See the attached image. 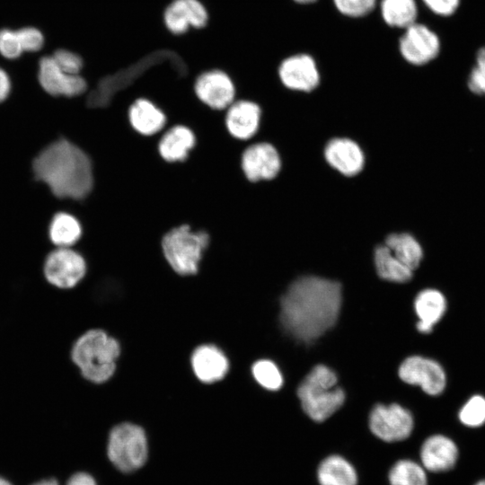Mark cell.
I'll use <instances>...</instances> for the list:
<instances>
[{
  "label": "cell",
  "instance_id": "cell-1",
  "mask_svg": "<svg viewBox=\"0 0 485 485\" xmlns=\"http://www.w3.org/2000/svg\"><path fill=\"white\" fill-rule=\"evenodd\" d=\"M342 300L337 281L306 276L295 280L280 301V322L293 338L310 343L337 322Z\"/></svg>",
  "mask_w": 485,
  "mask_h": 485
},
{
  "label": "cell",
  "instance_id": "cell-2",
  "mask_svg": "<svg viewBox=\"0 0 485 485\" xmlns=\"http://www.w3.org/2000/svg\"><path fill=\"white\" fill-rule=\"evenodd\" d=\"M35 179L60 199L83 201L94 186L90 154L71 139L60 137L44 147L32 162Z\"/></svg>",
  "mask_w": 485,
  "mask_h": 485
},
{
  "label": "cell",
  "instance_id": "cell-3",
  "mask_svg": "<svg viewBox=\"0 0 485 485\" xmlns=\"http://www.w3.org/2000/svg\"><path fill=\"white\" fill-rule=\"evenodd\" d=\"M120 355L119 341L100 329L82 334L74 343L71 358L82 375L93 384L108 381Z\"/></svg>",
  "mask_w": 485,
  "mask_h": 485
},
{
  "label": "cell",
  "instance_id": "cell-4",
  "mask_svg": "<svg viewBox=\"0 0 485 485\" xmlns=\"http://www.w3.org/2000/svg\"><path fill=\"white\" fill-rule=\"evenodd\" d=\"M209 242L210 236L205 230H195L190 225L182 224L163 234L161 249L173 273L191 277L199 272Z\"/></svg>",
  "mask_w": 485,
  "mask_h": 485
},
{
  "label": "cell",
  "instance_id": "cell-5",
  "mask_svg": "<svg viewBox=\"0 0 485 485\" xmlns=\"http://www.w3.org/2000/svg\"><path fill=\"white\" fill-rule=\"evenodd\" d=\"M337 376L326 366L318 365L304 378L297 396L305 414L315 422H322L344 403L345 393L336 386Z\"/></svg>",
  "mask_w": 485,
  "mask_h": 485
},
{
  "label": "cell",
  "instance_id": "cell-6",
  "mask_svg": "<svg viewBox=\"0 0 485 485\" xmlns=\"http://www.w3.org/2000/svg\"><path fill=\"white\" fill-rule=\"evenodd\" d=\"M107 454L111 463L122 472H131L141 468L148 455L145 430L130 422L115 426L109 434Z\"/></svg>",
  "mask_w": 485,
  "mask_h": 485
},
{
  "label": "cell",
  "instance_id": "cell-7",
  "mask_svg": "<svg viewBox=\"0 0 485 485\" xmlns=\"http://www.w3.org/2000/svg\"><path fill=\"white\" fill-rule=\"evenodd\" d=\"M84 256L73 247H57L48 254L43 265L46 280L52 286L68 289L75 287L87 273Z\"/></svg>",
  "mask_w": 485,
  "mask_h": 485
},
{
  "label": "cell",
  "instance_id": "cell-8",
  "mask_svg": "<svg viewBox=\"0 0 485 485\" xmlns=\"http://www.w3.org/2000/svg\"><path fill=\"white\" fill-rule=\"evenodd\" d=\"M368 426L371 433L386 443L408 438L414 427L411 413L399 404H377L370 412Z\"/></svg>",
  "mask_w": 485,
  "mask_h": 485
},
{
  "label": "cell",
  "instance_id": "cell-9",
  "mask_svg": "<svg viewBox=\"0 0 485 485\" xmlns=\"http://www.w3.org/2000/svg\"><path fill=\"white\" fill-rule=\"evenodd\" d=\"M241 169L251 183L270 181L281 169L279 153L270 142H250L242 153Z\"/></svg>",
  "mask_w": 485,
  "mask_h": 485
},
{
  "label": "cell",
  "instance_id": "cell-10",
  "mask_svg": "<svg viewBox=\"0 0 485 485\" xmlns=\"http://www.w3.org/2000/svg\"><path fill=\"white\" fill-rule=\"evenodd\" d=\"M196 97L213 110H225L236 100V89L230 75L220 69L198 74L193 84Z\"/></svg>",
  "mask_w": 485,
  "mask_h": 485
},
{
  "label": "cell",
  "instance_id": "cell-11",
  "mask_svg": "<svg viewBox=\"0 0 485 485\" xmlns=\"http://www.w3.org/2000/svg\"><path fill=\"white\" fill-rule=\"evenodd\" d=\"M399 50L408 63L426 65L438 56L440 40L430 28L416 22L404 29L399 40Z\"/></svg>",
  "mask_w": 485,
  "mask_h": 485
},
{
  "label": "cell",
  "instance_id": "cell-12",
  "mask_svg": "<svg viewBox=\"0 0 485 485\" xmlns=\"http://www.w3.org/2000/svg\"><path fill=\"white\" fill-rule=\"evenodd\" d=\"M209 21V13L200 0H172L163 12V22L172 35L181 36L190 30H201Z\"/></svg>",
  "mask_w": 485,
  "mask_h": 485
},
{
  "label": "cell",
  "instance_id": "cell-13",
  "mask_svg": "<svg viewBox=\"0 0 485 485\" xmlns=\"http://www.w3.org/2000/svg\"><path fill=\"white\" fill-rule=\"evenodd\" d=\"M400 378L412 385H419L429 395H438L445 388V372L436 361L420 357H407L400 366Z\"/></svg>",
  "mask_w": 485,
  "mask_h": 485
},
{
  "label": "cell",
  "instance_id": "cell-14",
  "mask_svg": "<svg viewBox=\"0 0 485 485\" xmlns=\"http://www.w3.org/2000/svg\"><path fill=\"white\" fill-rule=\"evenodd\" d=\"M38 80L46 93L57 97L76 98L85 94L88 90L87 80L83 75L64 72L51 56L40 60Z\"/></svg>",
  "mask_w": 485,
  "mask_h": 485
},
{
  "label": "cell",
  "instance_id": "cell-15",
  "mask_svg": "<svg viewBox=\"0 0 485 485\" xmlns=\"http://www.w3.org/2000/svg\"><path fill=\"white\" fill-rule=\"evenodd\" d=\"M283 85L293 91L309 93L320 83V74L313 57L301 53L287 57L278 70Z\"/></svg>",
  "mask_w": 485,
  "mask_h": 485
},
{
  "label": "cell",
  "instance_id": "cell-16",
  "mask_svg": "<svg viewBox=\"0 0 485 485\" xmlns=\"http://www.w3.org/2000/svg\"><path fill=\"white\" fill-rule=\"evenodd\" d=\"M261 115L258 102L237 99L225 110V128L234 138L250 142L260 129Z\"/></svg>",
  "mask_w": 485,
  "mask_h": 485
},
{
  "label": "cell",
  "instance_id": "cell-17",
  "mask_svg": "<svg viewBox=\"0 0 485 485\" xmlns=\"http://www.w3.org/2000/svg\"><path fill=\"white\" fill-rule=\"evenodd\" d=\"M419 456L424 469L431 472H443L454 466L458 449L452 439L437 434L423 442Z\"/></svg>",
  "mask_w": 485,
  "mask_h": 485
},
{
  "label": "cell",
  "instance_id": "cell-18",
  "mask_svg": "<svg viewBox=\"0 0 485 485\" xmlns=\"http://www.w3.org/2000/svg\"><path fill=\"white\" fill-rule=\"evenodd\" d=\"M328 163L345 176H354L363 168L365 156L360 146L348 138L331 139L325 146Z\"/></svg>",
  "mask_w": 485,
  "mask_h": 485
},
{
  "label": "cell",
  "instance_id": "cell-19",
  "mask_svg": "<svg viewBox=\"0 0 485 485\" xmlns=\"http://www.w3.org/2000/svg\"><path fill=\"white\" fill-rule=\"evenodd\" d=\"M190 362L196 377L206 384L222 380L229 370V361L225 353L211 344L198 347Z\"/></svg>",
  "mask_w": 485,
  "mask_h": 485
},
{
  "label": "cell",
  "instance_id": "cell-20",
  "mask_svg": "<svg viewBox=\"0 0 485 485\" xmlns=\"http://www.w3.org/2000/svg\"><path fill=\"white\" fill-rule=\"evenodd\" d=\"M195 145L194 132L185 125L176 124L161 132L157 148L165 162L181 163L188 158Z\"/></svg>",
  "mask_w": 485,
  "mask_h": 485
},
{
  "label": "cell",
  "instance_id": "cell-21",
  "mask_svg": "<svg viewBox=\"0 0 485 485\" xmlns=\"http://www.w3.org/2000/svg\"><path fill=\"white\" fill-rule=\"evenodd\" d=\"M128 118L131 128L145 137L160 134L167 124L164 112L152 101L142 97L131 103Z\"/></svg>",
  "mask_w": 485,
  "mask_h": 485
},
{
  "label": "cell",
  "instance_id": "cell-22",
  "mask_svg": "<svg viewBox=\"0 0 485 485\" xmlns=\"http://www.w3.org/2000/svg\"><path fill=\"white\" fill-rule=\"evenodd\" d=\"M319 485H358L357 471L350 461L340 454H330L317 465Z\"/></svg>",
  "mask_w": 485,
  "mask_h": 485
},
{
  "label": "cell",
  "instance_id": "cell-23",
  "mask_svg": "<svg viewBox=\"0 0 485 485\" xmlns=\"http://www.w3.org/2000/svg\"><path fill=\"white\" fill-rule=\"evenodd\" d=\"M414 309L419 317L416 325L418 331L421 333H429L445 314L446 300L440 291L428 288L417 295Z\"/></svg>",
  "mask_w": 485,
  "mask_h": 485
},
{
  "label": "cell",
  "instance_id": "cell-24",
  "mask_svg": "<svg viewBox=\"0 0 485 485\" xmlns=\"http://www.w3.org/2000/svg\"><path fill=\"white\" fill-rule=\"evenodd\" d=\"M84 234L80 219L73 213L61 211L55 214L49 223L48 237L57 247H73Z\"/></svg>",
  "mask_w": 485,
  "mask_h": 485
},
{
  "label": "cell",
  "instance_id": "cell-25",
  "mask_svg": "<svg viewBox=\"0 0 485 485\" xmlns=\"http://www.w3.org/2000/svg\"><path fill=\"white\" fill-rule=\"evenodd\" d=\"M384 245L412 271L419 266L422 260L423 250L419 242L410 234H391L386 237Z\"/></svg>",
  "mask_w": 485,
  "mask_h": 485
},
{
  "label": "cell",
  "instance_id": "cell-26",
  "mask_svg": "<svg viewBox=\"0 0 485 485\" xmlns=\"http://www.w3.org/2000/svg\"><path fill=\"white\" fill-rule=\"evenodd\" d=\"M374 258L376 272L381 278L404 283L412 278L413 271L399 260L386 245L377 246Z\"/></svg>",
  "mask_w": 485,
  "mask_h": 485
},
{
  "label": "cell",
  "instance_id": "cell-27",
  "mask_svg": "<svg viewBox=\"0 0 485 485\" xmlns=\"http://www.w3.org/2000/svg\"><path fill=\"white\" fill-rule=\"evenodd\" d=\"M380 9L383 20L391 27L406 29L417 22L416 0H382Z\"/></svg>",
  "mask_w": 485,
  "mask_h": 485
},
{
  "label": "cell",
  "instance_id": "cell-28",
  "mask_svg": "<svg viewBox=\"0 0 485 485\" xmlns=\"http://www.w3.org/2000/svg\"><path fill=\"white\" fill-rule=\"evenodd\" d=\"M389 485H428L423 466L410 459L396 461L388 472Z\"/></svg>",
  "mask_w": 485,
  "mask_h": 485
},
{
  "label": "cell",
  "instance_id": "cell-29",
  "mask_svg": "<svg viewBox=\"0 0 485 485\" xmlns=\"http://www.w3.org/2000/svg\"><path fill=\"white\" fill-rule=\"evenodd\" d=\"M251 371L253 377L262 387L276 391L282 386V375L272 361L268 359L259 360L253 364Z\"/></svg>",
  "mask_w": 485,
  "mask_h": 485
},
{
  "label": "cell",
  "instance_id": "cell-30",
  "mask_svg": "<svg viewBox=\"0 0 485 485\" xmlns=\"http://www.w3.org/2000/svg\"><path fill=\"white\" fill-rule=\"evenodd\" d=\"M460 421L469 428H478L485 423V397L472 396L459 411Z\"/></svg>",
  "mask_w": 485,
  "mask_h": 485
},
{
  "label": "cell",
  "instance_id": "cell-31",
  "mask_svg": "<svg viewBox=\"0 0 485 485\" xmlns=\"http://www.w3.org/2000/svg\"><path fill=\"white\" fill-rule=\"evenodd\" d=\"M336 9L345 16L359 18L369 14L376 0H333Z\"/></svg>",
  "mask_w": 485,
  "mask_h": 485
},
{
  "label": "cell",
  "instance_id": "cell-32",
  "mask_svg": "<svg viewBox=\"0 0 485 485\" xmlns=\"http://www.w3.org/2000/svg\"><path fill=\"white\" fill-rule=\"evenodd\" d=\"M468 87L473 93L485 96V46L476 53V66L469 75Z\"/></svg>",
  "mask_w": 485,
  "mask_h": 485
},
{
  "label": "cell",
  "instance_id": "cell-33",
  "mask_svg": "<svg viewBox=\"0 0 485 485\" xmlns=\"http://www.w3.org/2000/svg\"><path fill=\"white\" fill-rule=\"evenodd\" d=\"M51 57L57 66L67 74L80 75L84 67L83 58L73 51L57 49Z\"/></svg>",
  "mask_w": 485,
  "mask_h": 485
},
{
  "label": "cell",
  "instance_id": "cell-34",
  "mask_svg": "<svg viewBox=\"0 0 485 485\" xmlns=\"http://www.w3.org/2000/svg\"><path fill=\"white\" fill-rule=\"evenodd\" d=\"M23 52L16 31L0 30V54L8 59L19 57Z\"/></svg>",
  "mask_w": 485,
  "mask_h": 485
},
{
  "label": "cell",
  "instance_id": "cell-35",
  "mask_svg": "<svg viewBox=\"0 0 485 485\" xmlns=\"http://www.w3.org/2000/svg\"><path fill=\"white\" fill-rule=\"evenodd\" d=\"M23 51H39L44 44V37L40 30L34 27H24L16 31Z\"/></svg>",
  "mask_w": 485,
  "mask_h": 485
},
{
  "label": "cell",
  "instance_id": "cell-36",
  "mask_svg": "<svg viewBox=\"0 0 485 485\" xmlns=\"http://www.w3.org/2000/svg\"><path fill=\"white\" fill-rule=\"evenodd\" d=\"M425 5L435 14L449 16L455 13L460 0H422Z\"/></svg>",
  "mask_w": 485,
  "mask_h": 485
},
{
  "label": "cell",
  "instance_id": "cell-37",
  "mask_svg": "<svg viewBox=\"0 0 485 485\" xmlns=\"http://www.w3.org/2000/svg\"><path fill=\"white\" fill-rule=\"evenodd\" d=\"M66 485H97V483L91 474L80 472L73 474Z\"/></svg>",
  "mask_w": 485,
  "mask_h": 485
},
{
  "label": "cell",
  "instance_id": "cell-38",
  "mask_svg": "<svg viewBox=\"0 0 485 485\" xmlns=\"http://www.w3.org/2000/svg\"><path fill=\"white\" fill-rule=\"evenodd\" d=\"M11 82L4 70L0 68V102L4 101L9 95Z\"/></svg>",
  "mask_w": 485,
  "mask_h": 485
},
{
  "label": "cell",
  "instance_id": "cell-39",
  "mask_svg": "<svg viewBox=\"0 0 485 485\" xmlns=\"http://www.w3.org/2000/svg\"><path fill=\"white\" fill-rule=\"evenodd\" d=\"M33 485H58L57 481L53 479L44 480L41 481H39Z\"/></svg>",
  "mask_w": 485,
  "mask_h": 485
},
{
  "label": "cell",
  "instance_id": "cell-40",
  "mask_svg": "<svg viewBox=\"0 0 485 485\" xmlns=\"http://www.w3.org/2000/svg\"><path fill=\"white\" fill-rule=\"evenodd\" d=\"M295 2L302 4H307L316 2L317 0H294Z\"/></svg>",
  "mask_w": 485,
  "mask_h": 485
},
{
  "label": "cell",
  "instance_id": "cell-41",
  "mask_svg": "<svg viewBox=\"0 0 485 485\" xmlns=\"http://www.w3.org/2000/svg\"><path fill=\"white\" fill-rule=\"evenodd\" d=\"M0 485H12L9 481L0 477Z\"/></svg>",
  "mask_w": 485,
  "mask_h": 485
},
{
  "label": "cell",
  "instance_id": "cell-42",
  "mask_svg": "<svg viewBox=\"0 0 485 485\" xmlns=\"http://www.w3.org/2000/svg\"><path fill=\"white\" fill-rule=\"evenodd\" d=\"M475 485H485V480L478 481Z\"/></svg>",
  "mask_w": 485,
  "mask_h": 485
}]
</instances>
